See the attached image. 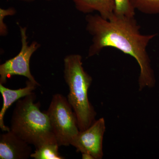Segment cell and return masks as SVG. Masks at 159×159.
I'll return each instance as SVG.
<instances>
[{
  "instance_id": "cell-1",
  "label": "cell",
  "mask_w": 159,
  "mask_h": 159,
  "mask_svg": "<svg viewBox=\"0 0 159 159\" xmlns=\"http://www.w3.org/2000/svg\"><path fill=\"white\" fill-rule=\"evenodd\" d=\"M86 29L92 37L88 57L98 55L102 49L112 48L130 55L140 67L139 91L155 86L156 80L147 51L149 42L157 33L143 34L134 17L114 14L105 19L99 14H88L85 17Z\"/></svg>"
},
{
  "instance_id": "cell-2",
  "label": "cell",
  "mask_w": 159,
  "mask_h": 159,
  "mask_svg": "<svg viewBox=\"0 0 159 159\" xmlns=\"http://www.w3.org/2000/svg\"><path fill=\"white\" fill-rule=\"evenodd\" d=\"M32 93L19 99L12 114L10 130L35 148L48 142H57L45 112Z\"/></svg>"
},
{
  "instance_id": "cell-3",
  "label": "cell",
  "mask_w": 159,
  "mask_h": 159,
  "mask_svg": "<svg viewBox=\"0 0 159 159\" xmlns=\"http://www.w3.org/2000/svg\"><path fill=\"white\" fill-rule=\"evenodd\" d=\"M82 60L79 54H69L64 59V77L69 89L68 101L76 115L80 131L89 127L97 116L88 97L93 78L83 67Z\"/></svg>"
},
{
  "instance_id": "cell-4",
  "label": "cell",
  "mask_w": 159,
  "mask_h": 159,
  "mask_svg": "<svg viewBox=\"0 0 159 159\" xmlns=\"http://www.w3.org/2000/svg\"><path fill=\"white\" fill-rule=\"evenodd\" d=\"M50 125L59 146H68L80 132L76 115L67 98L54 94L48 111Z\"/></svg>"
},
{
  "instance_id": "cell-5",
  "label": "cell",
  "mask_w": 159,
  "mask_h": 159,
  "mask_svg": "<svg viewBox=\"0 0 159 159\" xmlns=\"http://www.w3.org/2000/svg\"><path fill=\"white\" fill-rule=\"evenodd\" d=\"M19 26L21 41V48L19 53L15 57L6 61L0 65V84L6 83L7 79L15 75L27 77L38 86V82L31 74L30 62L31 56L40 47L41 45L36 41H33L29 45L27 28Z\"/></svg>"
},
{
  "instance_id": "cell-6",
  "label": "cell",
  "mask_w": 159,
  "mask_h": 159,
  "mask_svg": "<svg viewBox=\"0 0 159 159\" xmlns=\"http://www.w3.org/2000/svg\"><path fill=\"white\" fill-rule=\"evenodd\" d=\"M105 130V120L100 118L88 128L80 131L71 145L76 148L77 152L90 154L94 159H102L103 155L102 142Z\"/></svg>"
},
{
  "instance_id": "cell-7",
  "label": "cell",
  "mask_w": 159,
  "mask_h": 159,
  "mask_svg": "<svg viewBox=\"0 0 159 159\" xmlns=\"http://www.w3.org/2000/svg\"><path fill=\"white\" fill-rule=\"evenodd\" d=\"M30 145L11 130L6 132L0 136V159H29L32 153Z\"/></svg>"
},
{
  "instance_id": "cell-8",
  "label": "cell",
  "mask_w": 159,
  "mask_h": 159,
  "mask_svg": "<svg viewBox=\"0 0 159 159\" xmlns=\"http://www.w3.org/2000/svg\"><path fill=\"white\" fill-rule=\"evenodd\" d=\"M37 86H38L37 84L29 80L26 81V86L25 88L18 89H11L5 87L3 84H0V92L3 99L2 107L0 111V128L3 131L8 132L10 130V128L6 126L4 123V116L7 109L14 102L21 98L32 93Z\"/></svg>"
},
{
  "instance_id": "cell-9",
  "label": "cell",
  "mask_w": 159,
  "mask_h": 159,
  "mask_svg": "<svg viewBox=\"0 0 159 159\" xmlns=\"http://www.w3.org/2000/svg\"><path fill=\"white\" fill-rule=\"evenodd\" d=\"M75 8L80 12L90 14L97 11L100 16L108 19L114 13V0H72Z\"/></svg>"
},
{
  "instance_id": "cell-10",
  "label": "cell",
  "mask_w": 159,
  "mask_h": 159,
  "mask_svg": "<svg viewBox=\"0 0 159 159\" xmlns=\"http://www.w3.org/2000/svg\"><path fill=\"white\" fill-rule=\"evenodd\" d=\"M57 142H48L35 148L31 157L34 159H64L59 152V147Z\"/></svg>"
},
{
  "instance_id": "cell-11",
  "label": "cell",
  "mask_w": 159,
  "mask_h": 159,
  "mask_svg": "<svg viewBox=\"0 0 159 159\" xmlns=\"http://www.w3.org/2000/svg\"><path fill=\"white\" fill-rule=\"evenodd\" d=\"M135 9L146 14H159V0H130Z\"/></svg>"
},
{
  "instance_id": "cell-12",
  "label": "cell",
  "mask_w": 159,
  "mask_h": 159,
  "mask_svg": "<svg viewBox=\"0 0 159 159\" xmlns=\"http://www.w3.org/2000/svg\"><path fill=\"white\" fill-rule=\"evenodd\" d=\"M115 8L114 14L122 16L134 17L135 11L130 0H114Z\"/></svg>"
},
{
  "instance_id": "cell-13",
  "label": "cell",
  "mask_w": 159,
  "mask_h": 159,
  "mask_svg": "<svg viewBox=\"0 0 159 159\" xmlns=\"http://www.w3.org/2000/svg\"><path fill=\"white\" fill-rule=\"evenodd\" d=\"M82 157L83 159H94L93 157L90 154L88 153H83Z\"/></svg>"
},
{
  "instance_id": "cell-14",
  "label": "cell",
  "mask_w": 159,
  "mask_h": 159,
  "mask_svg": "<svg viewBox=\"0 0 159 159\" xmlns=\"http://www.w3.org/2000/svg\"><path fill=\"white\" fill-rule=\"evenodd\" d=\"M17 1H22V2H34L35 0H17Z\"/></svg>"
},
{
  "instance_id": "cell-15",
  "label": "cell",
  "mask_w": 159,
  "mask_h": 159,
  "mask_svg": "<svg viewBox=\"0 0 159 159\" xmlns=\"http://www.w3.org/2000/svg\"><path fill=\"white\" fill-rule=\"evenodd\" d=\"M45 1H53V0H45Z\"/></svg>"
}]
</instances>
